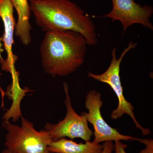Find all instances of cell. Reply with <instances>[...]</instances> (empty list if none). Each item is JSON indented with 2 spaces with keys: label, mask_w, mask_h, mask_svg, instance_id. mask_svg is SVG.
Masks as SVG:
<instances>
[{
  "label": "cell",
  "mask_w": 153,
  "mask_h": 153,
  "mask_svg": "<svg viewBox=\"0 0 153 153\" xmlns=\"http://www.w3.org/2000/svg\"><path fill=\"white\" fill-rule=\"evenodd\" d=\"M87 42L82 34L71 30L47 32L40 47L42 66L53 77L68 76L84 63Z\"/></svg>",
  "instance_id": "obj_1"
},
{
  "label": "cell",
  "mask_w": 153,
  "mask_h": 153,
  "mask_svg": "<svg viewBox=\"0 0 153 153\" xmlns=\"http://www.w3.org/2000/svg\"><path fill=\"white\" fill-rule=\"evenodd\" d=\"M30 6L36 24L43 31L71 30L82 34L88 45L98 43L92 19L75 3L69 0H30Z\"/></svg>",
  "instance_id": "obj_2"
},
{
  "label": "cell",
  "mask_w": 153,
  "mask_h": 153,
  "mask_svg": "<svg viewBox=\"0 0 153 153\" xmlns=\"http://www.w3.org/2000/svg\"><path fill=\"white\" fill-rule=\"evenodd\" d=\"M137 46L136 43L130 42L118 59L116 54V48L114 47L111 52L112 59L111 62L106 71L100 74H95L91 72H88V76L109 85L115 94L118 103L117 108L111 112L110 117L111 119L118 120L123 115H128L132 120L136 128L141 131L143 135L146 136L151 133L150 130L149 128L143 127L137 120L134 112V107L125 97L123 88L120 79V64L123 59L130 50L134 49Z\"/></svg>",
  "instance_id": "obj_3"
},
{
  "label": "cell",
  "mask_w": 153,
  "mask_h": 153,
  "mask_svg": "<svg viewBox=\"0 0 153 153\" xmlns=\"http://www.w3.org/2000/svg\"><path fill=\"white\" fill-rule=\"evenodd\" d=\"M21 126L3 122V127L7 131L4 145L13 153H48L52 142L47 131L36 130L32 123L21 116Z\"/></svg>",
  "instance_id": "obj_4"
},
{
  "label": "cell",
  "mask_w": 153,
  "mask_h": 153,
  "mask_svg": "<svg viewBox=\"0 0 153 153\" xmlns=\"http://www.w3.org/2000/svg\"><path fill=\"white\" fill-rule=\"evenodd\" d=\"M63 88L65 93L66 116L57 123H47L44 129L49 132L52 142L66 137L71 140L79 138L85 142L90 141L93 132L88 126L85 111L82 112L80 115L76 113L71 104L68 84L66 82L63 83Z\"/></svg>",
  "instance_id": "obj_5"
},
{
  "label": "cell",
  "mask_w": 153,
  "mask_h": 153,
  "mask_svg": "<svg viewBox=\"0 0 153 153\" xmlns=\"http://www.w3.org/2000/svg\"><path fill=\"white\" fill-rule=\"evenodd\" d=\"M103 104L100 92L94 89L88 92L85 104L88 113L85 112V114L88 122L92 125L94 130L92 142L98 144L106 141H137V138L122 134L108 124L101 114V108Z\"/></svg>",
  "instance_id": "obj_6"
},
{
  "label": "cell",
  "mask_w": 153,
  "mask_h": 153,
  "mask_svg": "<svg viewBox=\"0 0 153 153\" xmlns=\"http://www.w3.org/2000/svg\"><path fill=\"white\" fill-rule=\"evenodd\" d=\"M113 8L108 13L102 16L109 18L112 22L120 21L123 27V34L129 27L140 24L145 27L153 30L150 19L153 13L152 6H141L135 0H111Z\"/></svg>",
  "instance_id": "obj_7"
},
{
  "label": "cell",
  "mask_w": 153,
  "mask_h": 153,
  "mask_svg": "<svg viewBox=\"0 0 153 153\" xmlns=\"http://www.w3.org/2000/svg\"><path fill=\"white\" fill-rule=\"evenodd\" d=\"M13 13V6L10 0H0V17L4 26L2 42L7 53V59L1 64V68L3 70L10 72L12 75L13 82H16L19 80V74L15 68V63L18 57L13 52L16 25Z\"/></svg>",
  "instance_id": "obj_8"
},
{
  "label": "cell",
  "mask_w": 153,
  "mask_h": 153,
  "mask_svg": "<svg viewBox=\"0 0 153 153\" xmlns=\"http://www.w3.org/2000/svg\"><path fill=\"white\" fill-rule=\"evenodd\" d=\"M18 15L15 35L23 45L28 46L32 42L30 31L32 27L30 19L31 11L28 0H10Z\"/></svg>",
  "instance_id": "obj_9"
},
{
  "label": "cell",
  "mask_w": 153,
  "mask_h": 153,
  "mask_svg": "<svg viewBox=\"0 0 153 153\" xmlns=\"http://www.w3.org/2000/svg\"><path fill=\"white\" fill-rule=\"evenodd\" d=\"M103 146L91 141L77 143L66 138L53 141L48 147L49 152L56 153H101Z\"/></svg>",
  "instance_id": "obj_10"
},
{
  "label": "cell",
  "mask_w": 153,
  "mask_h": 153,
  "mask_svg": "<svg viewBox=\"0 0 153 153\" xmlns=\"http://www.w3.org/2000/svg\"><path fill=\"white\" fill-rule=\"evenodd\" d=\"M137 141L139 142L146 146V148L140 151L139 153H153V140L152 139L138 138Z\"/></svg>",
  "instance_id": "obj_11"
},
{
  "label": "cell",
  "mask_w": 153,
  "mask_h": 153,
  "mask_svg": "<svg viewBox=\"0 0 153 153\" xmlns=\"http://www.w3.org/2000/svg\"><path fill=\"white\" fill-rule=\"evenodd\" d=\"M127 147V145L123 144L121 141L114 142V153H127L126 149Z\"/></svg>",
  "instance_id": "obj_12"
},
{
  "label": "cell",
  "mask_w": 153,
  "mask_h": 153,
  "mask_svg": "<svg viewBox=\"0 0 153 153\" xmlns=\"http://www.w3.org/2000/svg\"><path fill=\"white\" fill-rule=\"evenodd\" d=\"M103 149L101 153H113L114 150V143L113 141H106L102 144Z\"/></svg>",
  "instance_id": "obj_13"
},
{
  "label": "cell",
  "mask_w": 153,
  "mask_h": 153,
  "mask_svg": "<svg viewBox=\"0 0 153 153\" xmlns=\"http://www.w3.org/2000/svg\"><path fill=\"white\" fill-rule=\"evenodd\" d=\"M3 38L1 37L0 38V63L1 64H3L5 60L3 59L1 53L4 52V49H2L3 44H2Z\"/></svg>",
  "instance_id": "obj_14"
},
{
  "label": "cell",
  "mask_w": 153,
  "mask_h": 153,
  "mask_svg": "<svg viewBox=\"0 0 153 153\" xmlns=\"http://www.w3.org/2000/svg\"><path fill=\"white\" fill-rule=\"evenodd\" d=\"M1 74L0 73V75H1ZM0 91H1V94L2 99V103H3V99H4V97L5 96V93L4 91L1 88V85H0Z\"/></svg>",
  "instance_id": "obj_15"
},
{
  "label": "cell",
  "mask_w": 153,
  "mask_h": 153,
  "mask_svg": "<svg viewBox=\"0 0 153 153\" xmlns=\"http://www.w3.org/2000/svg\"><path fill=\"white\" fill-rule=\"evenodd\" d=\"M1 153H13V152L12 151L6 149H5L4 150V151H3Z\"/></svg>",
  "instance_id": "obj_16"
},
{
  "label": "cell",
  "mask_w": 153,
  "mask_h": 153,
  "mask_svg": "<svg viewBox=\"0 0 153 153\" xmlns=\"http://www.w3.org/2000/svg\"><path fill=\"white\" fill-rule=\"evenodd\" d=\"M48 153H56L51 152H48Z\"/></svg>",
  "instance_id": "obj_17"
}]
</instances>
